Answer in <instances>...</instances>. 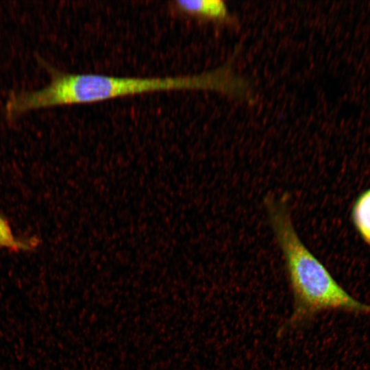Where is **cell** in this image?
<instances>
[{"label":"cell","instance_id":"cell-1","mask_svg":"<svg viewBox=\"0 0 370 370\" xmlns=\"http://www.w3.org/2000/svg\"><path fill=\"white\" fill-rule=\"evenodd\" d=\"M38 60L49 73L50 83L38 90L12 93L5 105V115L10 121L32 110L92 103L155 91L212 90L231 95L237 86L236 77L227 64L195 75L124 77L67 73L57 70L42 58Z\"/></svg>","mask_w":370,"mask_h":370},{"label":"cell","instance_id":"cell-2","mask_svg":"<svg viewBox=\"0 0 370 370\" xmlns=\"http://www.w3.org/2000/svg\"><path fill=\"white\" fill-rule=\"evenodd\" d=\"M286 194L264 197L267 219L281 251L293 295V309L279 329L282 334L301 326L327 310L370 314V305L350 295L299 238Z\"/></svg>","mask_w":370,"mask_h":370},{"label":"cell","instance_id":"cell-3","mask_svg":"<svg viewBox=\"0 0 370 370\" xmlns=\"http://www.w3.org/2000/svg\"><path fill=\"white\" fill-rule=\"evenodd\" d=\"M177 8L182 12L205 21L231 23L233 16L221 0L177 1Z\"/></svg>","mask_w":370,"mask_h":370},{"label":"cell","instance_id":"cell-4","mask_svg":"<svg viewBox=\"0 0 370 370\" xmlns=\"http://www.w3.org/2000/svg\"><path fill=\"white\" fill-rule=\"evenodd\" d=\"M354 226L364 241L370 247V188L355 199L351 210Z\"/></svg>","mask_w":370,"mask_h":370},{"label":"cell","instance_id":"cell-5","mask_svg":"<svg viewBox=\"0 0 370 370\" xmlns=\"http://www.w3.org/2000/svg\"><path fill=\"white\" fill-rule=\"evenodd\" d=\"M40 240L37 237L16 238L5 217L0 214V249L6 248L13 251H30L37 247Z\"/></svg>","mask_w":370,"mask_h":370}]
</instances>
